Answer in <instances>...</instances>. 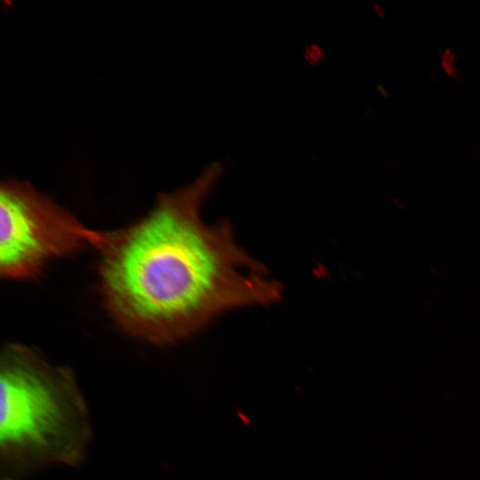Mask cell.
Listing matches in <instances>:
<instances>
[{
    "instance_id": "obj_3",
    "label": "cell",
    "mask_w": 480,
    "mask_h": 480,
    "mask_svg": "<svg viewBox=\"0 0 480 480\" xmlns=\"http://www.w3.org/2000/svg\"><path fill=\"white\" fill-rule=\"evenodd\" d=\"M0 222V274L12 280L35 278L55 259L97 248L104 236L29 182L12 179L1 183Z\"/></svg>"
},
{
    "instance_id": "obj_4",
    "label": "cell",
    "mask_w": 480,
    "mask_h": 480,
    "mask_svg": "<svg viewBox=\"0 0 480 480\" xmlns=\"http://www.w3.org/2000/svg\"><path fill=\"white\" fill-rule=\"evenodd\" d=\"M453 62H454L453 56L452 55L450 51H446V52L444 55L443 63H444V68L451 76H455V73H456V70L454 69Z\"/></svg>"
},
{
    "instance_id": "obj_1",
    "label": "cell",
    "mask_w": 480,
    "mask_h": 480,
    "mask_svg": "<svg viewBox=\"0 0 480 480\" xmlns=\"http://www.w3.org/2000/svg\"><path fill=\"white\" fill-rule=\"evenodd\" d=\"M222 172L221 164H209L188 185L159 194L135 222L104 232L96 248L100 293L131 335L172 344L227 310L281 297L280 285L237 244L229 223L202 218Z\"/></svg>"
},
{
    "instance_id": "obj_2",
    "label": "cell",
    "mask_w": 480,
    "mask_h": 480,
    "mask_svg": "<svg viewBox=\"0 0 480 480\" xmlns=\"http://www.w3.org/2000/svg\"><path fill=\"white\" fill-rule=\"evenodd\" d=\"M0 479L28 480L53 466L77 468L92 428L73 371L10 343L0 357Z\"/></svg>"
}]
</instances>
